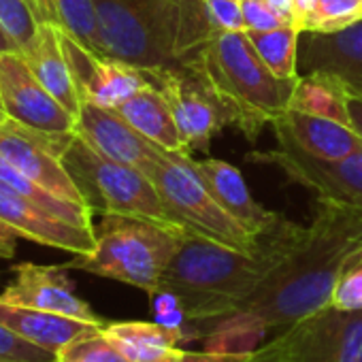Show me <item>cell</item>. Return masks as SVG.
<instances>
[{
	"label": "cell",
	"mask_w": 362,
	"mask_h": 362,
	"mask_svg": "<svg viewBox=\"0 0 362 362\" xmlns=\"http://www.w3.org/2000/svg\"><path fill=\"white\" fill-rule=\"evenodd\" d=\"M181 354H184V347H179V349L170 351L168 356H164V358H160V360H156V362H181Z\"/></svg>",
	"instance_id": "42"
},
{
	"label": "cell",
	"mask_w": 362,
	"mask_h": 362,
	"mask_svg": "<svg viewBox=\"0 0 362 362\" xmlns=\"http://www.w3.org/2000/svg\"><path fill=\"white\" fill-rule=\"evenodd\" d=\"M0 188L45 209L47 214H52L56 218H62V220L75 224V226L94 228V222H92L94 214L86 205H77V203L60 199L58 194H54L47 188H43L41 184H37V181L28 179L24 173H20L16 166H11L3 158H0Z\"/></svg>",
	"instance_id": "24"
},
{
	"label": "cell",
	"mask_w": 362,
	"mask_h": 362,
	"mask_svg": "<svg viewBox=\"0 0 362 362\" xmlns=\"http://www.w3.org/2000/svg\"><path fill=\"white\" fill-rule=\"evenodd\" d=\"M75 132L98 153L145 175H149L166 153L156 143L145 139L136 128H132L115 109H105L90 103L81 105Z\"/></svg>",
	"instance_id": "16"
},
{
	"label": "cell",
	"mask_w": 362,
	"mask_h": 362,
	"mask_svg": "<svg viewBox=\"0 0 362 362\" xmlns=\"http://www.w3.org/2000/svg\"><path fill=\"white\" fill-rule=\"evenodd\" d=\"M194 164L207 192L216 199V203L254 237L260 239L284 222V216L273 214L254 201L243 175L233 164L218 158L194 160Z\"/></svg>",
	"instance_id": "18"
},
{
	"label": "cell",
	"mask_w": 362,
	"mask_h": 362,
	"mask_svg": "<svg viewBox=\"0 0 362 362\" xmlns=\"http://www.w3.org/2000/svg\"><path fill=\"white\" fill-rule=\"evenodd\" d=\"M317 0H292V26L298 33H305L315 16Z\"/></svg>",
	"instance_id": "36"
},
{
	"label": "cell",
	"mask_w": 362,
	"mask_h": 362,
	"mask_svg": "<svg viewBox=\"0 0 362 362\" xmlns=\"http://www.w3.org/2000/svg\"><path fill=\"white\" fill-rule=\"evenodd\" d=\"M0 362H9V360H5V358H0Z\"/></svg>",
	"instance_id": "44"
},
{
	"label": "cell",
	"mask_w": 362,
	"mask_h": 362,
	"mask_svg": "<svg viewBox=\"0 0 362 362\" xmlns=\"http://www.w3.org/2000/svg\"><path fill=\"white\" fill-rule=\"evenodd\" d=\"M250 43L264 60V64L284 79L298 77V39L300 33L290 26H279L273 30H245Z\"/></svg>",
	"instance_id": "26"
},
{
	"label": "cell",
	"mask_w": 362,
	"mask_h": 362,
	"mask_svg": "<svg viewBox=\"0 0 362 362\" xmlns=\"http://www.w3.org/2000/svg\"><path fill=\"white\" fill-rule=\"evenodd\" d=\"M0 324L13 330L16 334H20L22 339L43 349H49L54 354L66 343L105 326V324H92V322H83L71 315L22 307V305H13L5 300H0Z\"/></svg>",
	"instance_id": "20"
},
{
	"label": "cell",
	"mask_w": 362,
	"mask_h": 362,
	"mask_svg": "<svg viewBox=\"0 0 362 362\" xmlns=\"http://www.w3.org/2000/svg\"><path fill=\"white\" fill-rule=\"evenodd\" d=\"M147 177L153 181L177 226L241 252H256L260 247L262 237L258 239L247 233L207 192L190 153L166 151Z\"/></svg>",
	"instance_id": "7"
},
{
	"label": "cell",
	"mask_w": 362,
	"mask_h": 362,
	"mask_svg": "<svg viewBox=\"0 0 362 362\" xmlns=\"http://www.w3.org/2000/svg\"><path fill=\"white\" fill-rule=\"evenodd\" d=\"M56 362H130L105 332V326L83 334L56 351Z\"/></svg>",
	"instance_id": "28"
},
{
	"label": "cell",
	"mask_w": 362,
	"mask_h": 362,
	"mask_svg": "<svg viewBox=\"0 0 362 362\" xmlns=\"http://www.w3.org/2000/svg\"><path fill=\"white\" fill-rule=\"evenodd\" d=\"M330 305L345 311H362V247H358L341 267Z\"/></svg>",
	"instance_id": "30"
},
{
	"label": "cell",
	"mask_w": 362,
	"mask_h": 362,
	"mask_svg": "<svg viewBox=\"0 0 362 362\" xmlns=\"http://www.w3.org/2000/svg\"><path fill=\"white\" fill-rule=\"evenodd\" d=\"M298 71L328 75L349 96L362 98V20L339 30L300 33Z\"/></svg>",
	"instance_id": "15"
},
{
	"label": "cell",
	"mask_w": 362,
	"mask_h": 362,
	"mask_svg": "<svg viewBox=\"0 0 362 362\" xmlns=\"http://www.w3.org/2000/svg\"><path fill=\"white\" fill-rule=\"evenodd\" d=\"M58 35L66 60L71 64L81 103H90L105 109H117L124 100H128L132 94L151 83L141 69L117 58L92 52L71 33H66L60 24Z\"/></svg>",
	"instance_id": "13"
},
{
	"label": "cell",
	"mask_w": 362,
	"mask_h": 362,
	"mask_svg": "<svg viewBox=\"0 0 362 362\" xmlns=\"http://www.w3.org/2000/svg\"><path fill=\"white\" fill-rule=\"evenodd\" d=\"M0 107L7 117L47 134L77 130V117L43 88L20 52L0 54Z\"/></svg>",
	"instance_id": "12"
},
{
	"label": "cell",
	"mask_w": 362,
	"mask_h": 362,
	"mask_svg": "<svg viewBox=\"0 0 362 362\" xmlns=\"http://www.w3.org/2000/svg\"><path fill=\"white\" fill-rule=\"evenodd\" d=\"M207 16L218 33H245L241 0H205Z\"/></svg>",
	"instance_id": "33"
},
{
	"label": "cell",
	"mask_w": 362,
	"mask_h": 362,
	"mask_svg": "<svg viewBox=\"0 0 362 362\" xmlns=\"http://www.w3.org/2000/svg\"><path fill=\"white\" fill-rule=\"evenodd\" d=\"M358 247L362 211L317 201L311 224L254 294L228 315L199 328L194 339H203L211 349L254 351L267 332L330 305L337 275Z\"/></svg>",
	"instance_id": "1"
},
{
	"label": "cell",
	"mask_w": 362,
	"mask_h": 362,
	"mask_svg": "<svg viewBox=\"0 0 362 362\" xmlns=\"http://www.w3.org/2000/svg\"><path fill=\"white\" fill-rule=\"evenodd\" d=\"M145 75L170 105L179 132L190 151L205 149L224 126H233L228 109L201 73L197 60L181 66L156 69Z\"/></svg>",
	"instance_id": "9"
},
{
	"label": "cell",
	"mask_w": 362,
	"mask_h": 362,
	"mask_svg": "<svg viewBox=\"0 0 362 362\" xmlns=\"http://www.w3.org/2000/svg\"><path fill=\"white\" fill-rule=\"evenodd\" d=\"M94 252L75 256L64 267L115 279L153 296L188 230L147 218L103 216L100 224L94 226Z\"/></svg>",
	"instance_id": "5"
},
{
	"label": "cell",
	"mask_w": 362,
	"mask_h": 362,
	"mask_svg": "<svg viewBox=\"0 0 362 362\" xmlns=\"http://www.w3.org/2000/svg\"><path fill=\"white\" fill-rule=\"evenodd\" d=\"M347 96L349 94L337 79L322 73H309L300 75L298 86L290 100V109L311 113L317 117H328L349 126Z\"/></svg>",
	"instance_id": "25"
},
{
	"label": "cell",
	"mask_w": 362,
	"mask_h": 362,
	"mask_svg": "<svg viewBox=\"0 0 362 362\" xmlns=\"http://www.w3.org/2000/svg\"><path fill=\"white\" fill-rule=\"evenodd\" d=\"M9 52H20L16 41L9 37V33L3 28V24H0V54H9Z\"/></svg>",
	"instance_id": "41"
},
{
	"label": "cell",
	"mask_w": 362,
	"mask_h": 362,
	"mask_svg": "<svg viewBox=\"0 0 362 362\" xmlns=\"http://www.w3.org/2000/svg\"><path fill=\"white\" fill-rule=\"evenodd\" d=\"M20 233L11 228L5 220H0V260H11L18 252Z\"/></svg>",
	"instance_id": "37"
},
{
	"label": "cell",
	"mask_w": 362,
	"mask_h": 362,
	"mask_svg": "<svg viewBox=\"0 0 362 362\" xmlns=\"http://www.w3.org/2000/svg\"><path fill=\"white\" fill-rule=\"evenodd\" d=\"M271 126L284 130L296 147L320 160H343L362 149V136L351 126L296 109H288Z\"/></svg>",
	"instance_id": "19"
},
{
	"label": "cell",
	"mask_w": 362,
	"mask_h": 362,
	"mask_svg": "<svg viewBox=\"0 0 362 362\" xmlns=\"http://www.w3.org/2000/svg\"><path fill=\"white\" fill-rule=\"evenodd\" d=\"M105 332L130 362H156L184 341L181 328L164 322H113L105 324Z\"/></svg>",
	"instance_id": "23"
},
{
	"label": "cell",
	"mask_w": 362,
	"mask_h": 362,
	"mask_svg": "<svg viewBox=\"0 0 362 362\" xmlns=\"http://www.w3.org/2000/svg\"><path fill=\"white\" fill-rule=\"evenodd\" d=\"M0 358L9 362H56L54 351L22 339L3 324H0Z\"/></svg>",
	"instance_id": "32"
},
{
	"label": "cell",
	"mask_w": 362,
	"mask_h": 362,
	"mask_svg": "<svg viewBox=\"0 0 362 362\" xmlns=\"http://www.w3.org/2000/svg\"><path fill=\"white\" fill-rule=\"evenodd\" d=\"M115 111L160 149L170 153H190L184 143V136L179 132L170 105L153 83L132 94Z\"/></svg>",
	"instance_id": "22"
},
{
	"label": "cell",
	"mask_w": 362,
	"mask_h": 362,
	"mask_svg": "<svg viewBox=\"0 0 362 362\" xmlns=\"http://www.w3.org/2000/svg\"><path fill=\"white\" fill-rule=\"evenodd\" d=\"M360 5H362V0H360Z\"/></svg>",
	"instance_id": "45"
},
{
	"label": "cell",
	"mask_w": 362,
	"mask_h": 362,
	"mask_svg": "<svg viewBox=\"0 0 362 362\" xmlns=\"http://www.w3.org/2000/svg\"><path fill=\"white\" fill-rule=\"evenodd\" d=\"M252 362H362V311L326 305L277 330Z\"/></svg>",
	"instance_id": "8"
},
{
	"label": "cell",
	"mask_w": 362,
	"mask_h": 362,
	"mask_svg": "<svg viewBox=\"0 0 362 362\" xmlns=\"http://www.w3.org/2000/svg\"><path fill=\"white\" fill-rule=\"evenodd\" d=\"M5 117H7V115H5V111L0 109V124H3V119H5Z\"/></svg>",
	"instance_id": "43"
},
{
	"label": "cell",
	"mask_w": 362,
	"mask_h": 362,
	"mask_svg": "<svg viewBox=\"0 0 362 362\" xmlns=\"http://www.w3.org/2000/svg\"><path fill=\"white\" fill-rule=\"evenodd\" d=\"M273 130L279 147L273 151L250 153V162L275 164L286 177L311 190L317 201L362 211V149L343 160H320L296 147L284 130Z\"/></svg>",
	"instance_id": "10"
},
{
	"label": "cell",
	"mask_w": 362,
	"mask_h": 362,
	"mask_svg": "<svg viewBox=\"0 0 362 362\" xmlns=\"http://www.w3.org/2000/svg\"><path fill=\"white\" fill-rule=\"evenodd\" d=\"M0 24L16 41L20 52H26L39 33L41 18L33 0H0Z\"/></svg>",
	"instance_id": "29"
},
{
	"label": "cell",
	"mask_w": 362,
	"mask_h": 362,
	"mask_svg": "<svg viewBox=\"0 0 362 362\" xmlns=\"http://www.w3.org/2000/svg\"><path fill=\"white\" fill-rule=\"evenodd\" d=\"M241 9L247 30H273L279 26H290V22L277 16L264 0H241Z\"/></svg>",
	"instance_id": "34"
},
{
	"label": "cell",
	"mask_w": 362,
	"mask_h": 362,
	"mask_svg": "<svg viewBox=\"0 0 362 362\" xmlns=\"http://www.w3.org/2000/svg\"><path fill=\"white\" fill-rule=\"evenodd\" d=\"M358 20H362L360 0H317L315 16L307 30H339Z\"/></svg>",
	"instance_id": "31"
},
{
	"label": "cell",
	"mask_w": 362,
	"mask_h": 362,
	"mask_svg": "<svg viewBox=\"0 0 362 362\" xmlns=\"http://www.w3.org/2000/svg\"><path fill=\"white\" fill-rule=\"evenodd\" d=\"M303 230L305 226L284 218L275 230L262 237L256 252H241L186 233L153 296L173 300L184 324L179 326L181 337L194 339L199 328L228 315L247 300L296 245Z\"/></svg>",
	"instance_id": "2"
},
{
	"label": "cell",
	"mask_w": 362,
	"mask_h": 362,
	"mask_svg": "<svg viewBox=\"0 0 362 362\" xmlns=\"http://www.w3.org/2000/svg\"><path fill=\"white\" fill-rule=\"evenodd\" d=\"M264 3H267L277 16H281L286 22L292 24V0H264Z\"/></svg>",
	"instance_id": "40"
},
{
	"label": "cell",
	"mask_w": 362,
	"mask_h": 362,
	"mask_svg": "<svg viewBox=\"0 0 362 362\" xmlns=\"http://www.w3.org/2000/svg\"><path fill=\"white\" fill-rule=\"evenodd\" d=\"M197 62L228 109L233 126L247 141H256L264 126L286 115L300 79V75L292 79L277 77L258 56L245 33L216 35Z\"/></svg>",
	"instance_id": "4"
},
{
	"label": "cell",
	"mask_w": 362,
	"mask_h": 362,
	"mask_svg": "<svg viewBox=\"0 0 362 362\" xmlns=\"http://www.w3.org/2000/svg\"><path fill=\"white\" fill-rule=\"evenodd\" d=\"M105 56L143 73L190 64L220 35L205 0H94Z\"/></svg>",
	"instance_id": "3"
},
{
	"label": "cell",
	"mask_w": 362,
	"mask_h": 362,
	"mask_svg": "<svg viewBox=\"0 0 362 362\" xmlns=\"http://www.w3.org/2000/svg\"><path fill=\"white\" fill-rule=\"evenodd\" d=\"M0 220H5L28 241L71 252L73 256H86L96 247L94 228L75 226L3 188H0Z\"/></svg>",
	"instance_id": "17"
},
{
	"label": "cell",
	"mask_w": 362,
	"mask_h": 362,
	"mask_svg": "<svg viewBox=\"0 0 362 362\" xmlns=\"http://www.w3.org/2000/svg\"><path fill=\"white\" fill-rule=\"evenodd\" d=\"M37 13L41 18V22H49V24H58V13H56V5L54 0H33Z\"/></svg>",
	"instance_id": "39"
},
{
	"label": "cell",
	"mask_w": 362,
	"mask_h": 362,
	"mask_svg": "<svg viewBox=\"0 0 362 362\" xmlns=\"http://www.w3.org/2000/svg\"><path fill=\"white\" fill-rule=\"evenodd\" d=\"M347 113H349V126L362 136V98L360 96H347Z\"/></svg>",
	"instance_id": "38"
},
{
	"label": "cell",
	"mask_w": 362,
	"mask_h": 362,
	"mask_svg": "<svg viewBox=\"0 0 362 362\" xmlns=\"http://www.w3.org/2000/svg\"><path fill=\"white\" fill-rule=\"evenodd\" d=\"M254 351H237V349H203V351H190L184 349L181 362H252Z\"/></svg>",
	"instance_id": "35"
},
{
	"label": "cell",
	"mask_w": 362,
	"mask_h": 362,
	"mask_svg": "<svg viewBox=\"0 0 362 362\" xmlns=\"http://www.w3.org/2000/svg\"><path fill=\"white\" fill-rule=\"evenodd\" d=\"M73 134H47L28 128L11 117L0 124V158L37 181L49 192L64 201L86 205L77 184L64 166L62 153L69 147ZM88 207V205H86ZM90 209V207H88Z\"/></svg>",
	"instance_id": "11"
},
{
	"label": "cell",
	"mask_w": 362,
	"mask_h": 362,
	"mask_svg": "<svg viewBox=\"0 0 362 362\" xmlns=\"http://www.w3.org/2000/svg\"><path fill=\"white\" fill-rule=\"evenodd\" d=\"M58 24L96 54H103L94 0H54Z\"/></svg>",
	"instance_id": "27"
},
{
	"label": "cell",
	"mask_w": 362,
	"mask_h": 362,
	"mask_svg": "<svg viewBox=\"0 0 362 362\" xmlns=\"http://www.w3.org/2000/svg\"><path fill=\"white\" fill-rule=\"evenodd\" d=\"M20 54L26 58L28 66L33 69L35 77L43 83V88H47L49 94L77 117L83 103L60 43L58 24L41 22L35 43Z\"/></svg>",
	"instance_id": "21"
},
{
	"label": "cell",
	"mask_w": 362,
	"mask_h": 362,
	"mask_svg": "<svg viewBox=\"0 0 362 362\" xmlns=\"http://www.w3.org/2000/svg\"><path fill=\"white\" fill-rule=\"evenodd\" d=\"M62 160L92 214L134 216L175 224L153 181L145 173L98 153L77 132L64 149Z\"/></svg>",
	"instance_id": "6"
},
{
	"label": "cell",
	"mask_w": 362,
	"mask_h": 362,
	"mask_svg": "<svg viewBox=\"0 0 362 362\" xmlns=\"http://www.w3.org/2000/svg\"><path fill=\"white\" fill-rule=\"evenodd\" d=\"M0 109H3V107H0Z\"/></svg>",
	"instance_id": "46"
},
{
	"label": "cell",
	"mask_w": 362,
	"mask_h": 362,
	"mask_svg": "<svg viewBox=\"0 0 362 362\" xmlns=\"http://www.w3.org/2000/svg\"><path fill=\"white\" fill-rule=\"evenodd\" d=\"M0 300L71 315L92 324H107L83 298L75 294L64 264H16L13 281L0 292Z\"/></svg>",
	"instance_id": "14"
}]
</instances>
